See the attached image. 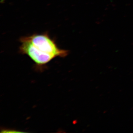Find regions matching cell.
Wrapping results in <instances>:
<instances>
[{"instance_id": "cell-2", "label": "cell", "mask_w": 133, "mask_h": 133, "mask_svg": "<svg viewBox=\"0 0 133 133\" xmlns=\"http://www.w3.org/2000/svg\"><path fill=\"white\" fill-rule=\"evenodd\" d=\"M20 42L21 45L19 51L21 53L28 56L38 65L46 64L55 58L52 55L38 50L26 38V36L20 38Z\"/></svg>"}, {"instance_id": "cell-3", "label": "cell", "mask_w": 133, "mask_h": 133, "mask_svg": "<svg viewBox=\"0 0 133 133\" xmlns=\"http://www.w3.org/2000/svg\"><path fill=\"white\" fill-rule=\"evenodd\" d=\"M1 132L2 133H15V132H23L21 131H15L14 130H10V129H3L2 131Z\"/></svg>"}, {"instance_id": "cell-1", "label": "cell", "mask_w": 133, "mask_h": 133, "mask_svg": "<svg viewBox=\"0 0 133 133\" xmlns=\"http://www.w3.org/2000/svg\"><path fill=\"white\" fill-rule=\"evenodd\" d=\"M26 37L38 50L52 55L55 57H63L68 55V51L58 48L55 41L47 33L35 34Z\"/></svg>"}]
</instances>
